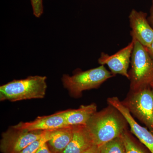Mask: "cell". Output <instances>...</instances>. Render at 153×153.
<instances>
[{"label": "cell", "instance_id": "cell-1", "mask_svg": "<svg viewBox=\"0 0 153 153\" xmlns=\"http://www.w3.org/2000/svg\"><path fill=\"white\" fill-rule=\"evenodd\" d=\"M125 118L114 107L109 105L90 118L86 126L92 135L95 145L101 146L121 136L127 130Z\"/></svg>", "mask_w": 153, "mask_h": 153}, {"label": "cell", "instance_id": "cell-2", "mask_svg": "<svg viewBox=\"0 0 153 153\" xmlns=\"http://www.w3.org/2000/svg\"><path fill=\"white\" fill-rule=\"evenodd\" d=\"M46 76H30L25 79H15L0 87L1 101H21L42 99L47 89Z\"/></svg>", "mask_w": 153, "mask_h": 153}, {"label": "cell", "instance_id": "cell-3", "mask_svg": "<svg viewBox=\"0 0 153 153\" xmlns=\"http://www.w3.org/2000/svg\"><path fill=\"white\" fill-rule=\"evenodd\" d=\"M114 75L104 65L85 71H78L70 76L63 74L61 80L64 87L72 97H79L84 91L97 88Z\"/></svg>", "mask_w": 153, "mask_h": 153}, {"label": "cell", "instance_id": "cell-4", "mask_svg": "<svg viewBox=\"0 0 153 153\" xmlns=\"http://www.w3.org/2000/svg\"><path fill=\"white\" fill-rule=\"evenodd\" d=\"M134 41L131 61V68L129 73L130 91H132L150 86L153 79L152 59L146 47L137 41Z\"/></svg>", "mask_w": 153, "mask_h": 153}, {"label": "cell", "instance_id": "cell-5", "mask_svg": "<svg viewBox=\"0 0 153 153\" xmlns=\"http://www.w3.org/2000/svg\"><path fill=\"white\" fill-rule=\"evenodd\" d=\"M150 87L130 91L121 102L130 113L144 124L153 134V91Z\"/></svg>", "mask_w": 153, "mask_h": 153}, {"label": "cell", "instance_id": "cell-6", "mask_svg": "<svg viewBox=\"0 0 153 153\" xmlns=\"http://www.w3.org/2000/svg\"><path fill=\"white\" fill-rule=\"evenodd\" d=\"M47 131H30L10 127L1 135L2 153H18L30 144L41 138Z\"/></svg>", "mask_w": 153, "mask_h": 153}, {"label": "cell", "instance_id": "cell-7", "mask_svg": "<svg viewBox=\"0 0 153 153\" xmlns=\"http://www.w3.org/2000/svg\"><path fill=\"white\" fill-rule=\"evenodd\" d=\"M134 46V41L132 40L126 47L114 55H109L102 52L98 59V63L101 65H107L113 75L119 74L129 79L128 70Z\"/></svg>", "mask_w": 153, "mask_h": 153}, {"label": "cell", "instance_id": "cell-8", "mask_svg": "<svg viewBox=\"0 0 153 153\" xmlns=\"http://www.w3.org/2000/svg\"><path fill=\"white\" fill-rule=\"evenodd\" d=\"M107 102L108 104L115 108L124 117L130 128L131 132L138 139L151 153H153L152 133L138 123L128 108L125 106L118 97L108 98Z\"/></svg>", "mask_w": 153, "mask_h": 153}, {"label": "cell", "instance_id": "cell-9", "mask_svg": "<svg viewBox=\"0 0 153 153\" xmlns=\"http://www.w3.org/2000/svg\"><path fill=\"white\" fill-rule=\"evenodd\" d=\"M147 14L132 10L129 16L132 40L137 41L146 48L150 46L153 40V28L146 19Z\"/></svg>", "mask_w": 153, "mask_h": 153}, {"label": "cell", "instance_id": "cell-10", "mask_svg": "<svg viewBox=\"0 0 153 153\" xmlns=\"http://www.w3.org/2000/svg\"><path fill=\"white\" fill-rule=\"evenodd\" d=\"M62 111L54 114L38 117L33 121L20 122L13 126L15 128L33 131H51L67 126Z\"/></svg>", "mask_w": 153, "mask_h": 153}, {"label": "cell", "instance_id": "cell-11", "mask_svg": "<svg viewBox=\"0 0 153 153\" xmlns=\"http://www.w3.org/2000/svg\"><path fill=\"white\" fill-rule=\"evenodd\" d=\"M73 137L62 153H83L94 144L93 137L86 125H74Z\"/></svg>", "mask_w": 153, "mask_h": 153}, {"label": "cell", "instance_id": "cell-12", "mask_svg": "<svg viewBox=\"0 0 153 153\" xmlns=\"http://www.w3.org/2000/svg\"><path fill=\"white\" fill-rule=\"evenodd\" d=\"M97 111L95 103L81 105L76 109L63 111V114L67 126L86 125L92 115Z\"/></svg>", "mask_w": 153, "mask_h": 153}, {"label": "cell", "instance_id": "cell-13", "mask_svg": "<svg viewBox=\"0 0 153 153\" xmlns=\"http://www.w3.org/2000/svg\"><path fill=\"white\" fill-rule=\"evenodd\" d=\"M73 126L51 131L50 138L47 144L53 153H62L71 141L73 137Z\"/></svg>", "mask_w": 153, "mask_h": 153}, {"label": "cell", "instance_id": "cell-14", "mask_svg": "<svg viewBox=\"0 0 153 153\" xmlns=\"http://www.w3.org/2000/svg\"><path fill=\"white\" fill-rule=\"evenodd\" d=\"M100 148V153H126L125 146L121 137L104 144Z\"/></svg>", "mask_w": 153, "mask_h": 153}, {"label": "cell", "instance_id": "cell-15", "mask_svg": "<svg viewBox=\"0 0 153 153\" xmlns=\"http://www.w3.org/2000/svg\"><path fill=\"white\" fill-rule=\"evenodd\" d=\"M126 153H149L135 140L131 134L126 130L121 135Z\"/></svg>", "mask_w": 153, "mask_h": 153}, {"label": "cell", "instance_id": "cell-16", "mask_svg": "<svg viewBox=\"0 0 153 153\" xmlns=\"http://www.w3.org/2000/svg\"><path fill=\"white\" fill-rule=\"evenodd\" d=\"M52 131V130H51ZM51 131H47L46 134L41 138L30 144L27 147L18 153H35L44 143L47 142L50 138Z\"/></svg>", "mask_w": 153, "mask_h": 153}, {"label": "cell", "instance_id": "cell-17", "mask_svg": "<svg viewBox=\"0 0 153 153\" xmlns=\"http://www.w3.org/2000/svg\"><path fill=\"white\" fill-rule=\"evenodd\" d=\"M33 13L36 18H40L44 12L43 0H31Z\"/></svg>", "mask_w": 153, "mask_h": 153}, {"label": "cell", "instance_id": "cell-18", "mask_svg": "<svg viewBox=\"0 0 153 153\" xmlns=\"http://www.w3.org/2000/svg\"><path fill=\"white\" fill-rule=\"evenodd\" d=\"M47 142L41 145L35 153H53L49 149Z\"/></svg>", "mask_w": 153, "mask_h": 153}, {"label": "cell", "instance_id": "cell-19", "mask_svg": "<svg viewBox=\"0 0 153 153\" xmlns=\"http://www.w3.org/2000/svg\"><path fill=\"white\" fill-rule=\"evenodd\" d=\"M83 153H100V148L97 145H94Z\"/></svg>", "mask_w": 153, "mask_h": 153}, {"label": "cell", "instance_id": "cell-20", "mask_svg": "<svg viewBox=\"0 0 153 153\" xmlns=\"http://www.w3.org/2000/svg\"><path fill=\"white\" fill-rule=\"evenodd\" d=\"M147 52L149 53V55L152 59L153 60V40L152 42V44H151L150 46L149 47H148V48H146Z\"/></svg>", "mask_w": 153, "mask_h": 153}, {"label": "cell", "instance_id": "cell-21", "mask_svg": "<svg viewBox=\"0 0 153 153\" xmlns=\"http://www.w3.org/2000/svg\"><path fill=\"white\" fill-rule=\"evenodd\" d=\"M148 20H149V22L150 23V25L153 28V2L151 8L150 16L148 19Z\"/></svg>", "mask_w": 153, "mask_h": 153}, {"label": "cell", "instance_id": "cell-22", "mask_svg": "<svg viewBox=\"0 0 153 153\" xmlns=\"http://www.w3.org/2000/svg\"><path fill=\"white\" fill-rule=\"evenodd\" d=\"M150 85L151 87L152 88V90L153 91V80H152V82H151L150 83Z\"/></svg>", "mask_w": 153, "mask_h": 153}]
</instances>
